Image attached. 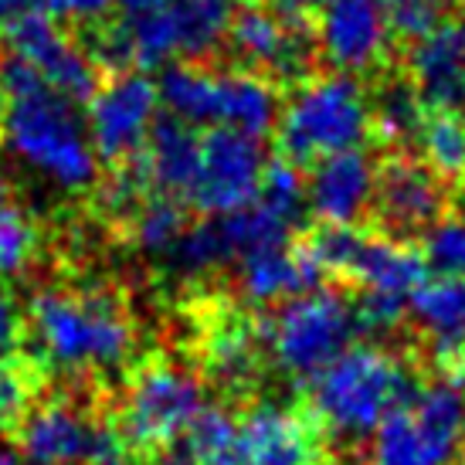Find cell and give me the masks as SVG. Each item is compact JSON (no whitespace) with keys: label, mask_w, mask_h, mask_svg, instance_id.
<instances>
[{"label":"cell","mask_w":465,"mask_h":465,"mask_svg":"<svg viewBox=\"0 0 465 465\" xmlns=\"http://www.w3.org/2000/svg\"><path fill=\"white\" fill-rule=\"evenodd\" d=\"M259 204H265L269 211H275L279 218H285L289 224H299V218L310 211L306 201V181L302 170L296 163H289L285 156H275L272 163H265L259 183Z\"/></svg>","instance_id":"29"},{"label":"cell","mask_w":465,"mask_h":465,"mask_svg":"<svg viewBox=\"0 0 465 465\" xmlns=\"http://www.w3.org/2000/svg\"><path fill=\"white\" fill-rule=\"evenodd\" d=\"M408 320L435 374L465 384V275L425 279L408 302Z\"/></svg>","instance_id":"17"},{"label":"cell","mask_w":465,"mask_h":465,"mask_svg":"<svg viewBox=\"0 0 465 465\" xmlns=\"http://www.w3.org/2000/svg\"><path fill=\"white\" fill-rule=\"evenodd\" d=\"M119 4V17H143V14H156L177 4V0H116Z\"/></svg>","instance_id":"38"},{"label":"cell","mask_w":465,"mask_h":465,"mask_svg":"<svg viewBox=\"0 0 465 465\" xmlns=\"http://www.w3.org/2000/svg\"><path fill=\"white\" fill-rule=\"evenodd\" d=\"M265 150L259 136L238 130H207L201 136L194 187L187 204L201 214H234L259 197Z\"/></svg>","instance_id":"13"},{"label":"cell","mask_w":465,"mask_h":465,"mask_svg":"<svg viewBox=\"0 0 465 465\" xmlns=\"http://www.w3.org/2000/svg\"><path fill=\"white\" fill-rule=\"evenodd\" d=\"M224 45L234 58V68H248L269 78L272 85L306 82L316 65V38L310 25H292L269 11L265 4H248L232 14Z\"/></svg>","instance_id":"10"},{"label":"cell","mask_w":465,"mask_h":465,"mask_svg":"<svg viewBox=\"0 0 465 465\" xmlns=\"http://www.w3.org/2000/svg\"><path fill=\"white\" fill-rule=\"evenodd\" d=\"M371 140V95L347 72L299 82L275 123L279 153L299 170L316 167L326 156L363 150Z\"/></svg>","instance_id":"5"},{"label":"cell","mask_w":465,"mask_h":465,"mask_svg":"<svg viewBox=\"0 0 465 465\" xmlns=\"http://www.w3.org/2000/svg\"><path fill=\"white\" fill-rule=\"evenodd\" d=\"M449 204H452L449 183L421 156L388 153L377 163L374 204H371L377 232L401 242H414L449 214Z\"/></svg>","instance_id":"11"},{"label":"cell","mask_w":465,"mask_h":465,"mask_svg":"<svg viewBox=\"0 0 465 465\" xmlns=\"http://www.w3.org/2000/svg\"><path fill=\"white\" fill-rule=\"evenodd\" d=\"M4 116H7V99H4V92H0V136H4Z\"/></svg>","instance_id":"41"},{"label":"cell","mask_w":465,"mask_h":465,"mask_svg":"<svg viewBox=\"0 0 465 465\" xmlns=\"http://www.w3.org/2000/svg\"><path fill=\"white\" fill-rule=\"evenodd\" d=\"M48 371L21 350L0 353V431L11 435L25 414L45 398Z\"/></svg>","instance_id":"24"},{"label":"cell","mask_w":465,"mask_h":465,"mask_svg":"<svg viewBox=\"0 0 465 465\" xmlns=\"http://www.w3.org/2000/svg\"><path fill=\"white\" fill-rule=\"evenodd\" d=\"M4 38H7L11 54L25 58L27 65L35 68L54 92H62L75 105L92 103V95L103 85L99 82V68L92 65V58L82 48V41L65 35L48 14L27 17L17 27H11Z\"/></svg>","instance_id":"15"},{"label":"cell","mask_w":465,"mask_h":465,"mask_svg":"<svg viewBox=\"0 0 465 465\" xmlns=\"http://www.w3.org/2000/svg\"><path fill=\"white\" fill-rule=\"evenodd\" d=\"M343 285H320L282 302L275 316H265L269 361L296 384H310L316 374L347 353L353 336H361L357 306Z\"/></svg>","instance_id":"8"},{"label":"cell","mask_w":465,"mask_h":465,"mask_svg":"<svg viewBox=\"0 0 465 465\" xmlns=\"http://www.w3.org/2000/svg\"><path fill=\"white\" fill-rule=\"evenodd\" d=\"M425 275L428 262L414 242H401V238H391V234L377 232V228H367L363 245L357 252L350 289H357V292H381V296H394L411 302L418 285L425 282Z\"/></svg>","instance_id":"21"},{"label":"cell","mask_w":465,"mask_h":465,"mask_svg":"<svg viewBox=\"0 0 465 465\" xmlns=\"http://www.w3.org/2000/svg\"><path fill=\"white\" fill-rule=\"evenodd\" d=\"M25 333L45 371L68 381H103L130 367L136 350V316L126 292L113 282L48 285L25 312Z\"/></svg>","instance_id":"1"},{"label":"cell","mask_w":465,"mask_h":465,"mask_svg":"<svg viewBox=\"0 0 465 465\" xmlns=\"http://www.w3.org/2000/svg\"><path fill=\"white\" fill-rule=\"evenodd\" d=\"M384 11L391 38L414 45L449 17V0H384Z\"/></svg>","instance_id":"32"},{"label":"cell","mask_w":465,"mask_h":465,"mask_svg":"<svg viewBox=\"0 0 465 465\" xmlns=\"http://www.w3.org/2000/svg\"><path fill=\"white\" fill-rule=\"evenodd\" d=\"M167 262L170 269L177 272L181 279H187V282L214 275L228 262H234V248L228 242V232H224L221 218H204L197 221V224H187V232L181 234V242L173 245Z\"/></svg>","instance_id":"26"},{"label":"cell","mask_w":465,"mask_h":465,"mask_svg":"<svg viewBox=\"0 0 465 465\" xmlns=\"http://www.w3.org/2000/svg\"><path fill=\"white\" fill-rule=\"evenodd\" d=\"M262 4L285 21H292V25H310L312 14L323 11L330 0H262Z\"/></svg>","instance_id":"35"},{"label":"cell","mask_w":465,"mask_h":465,"mask_svg":"<svg viewBox=\"0 0 465 465\" xmlns=\"http://www.w3.org/2000/svg\"><path fill=\"white\" fill-rule=\"evenodd\" d=\"M197 156H201V136L194 126L177 119L173 113H160L150 126V140L143 150L156 191L187 204V194L194 187Z\"/></svg>","instance_id":"22"},{"label":"cell","mask_w":465,"mask_h":465,"mask_svg":"<svg viewBox=\"0 0 465 465\" xmlns=\"http://www.w3.org/2000/svg\"><path fill=\"white\" fill-rule=\"evenodd\" d=\"M408 357L384 347H350L306 384L310 414L326 439L363 445L391 411L418 391Z\"/></svg>","instance_id":"3"},{"label":"cell","mask_w":465,"mask_h":465,"mask_svg":"<svg viewBox=\"0 0 465 465\" xmlns=\"http://www.w3.org/2000/svg\"><path fill=\"white\" fill-rule=\"evenodd\" d=\"M25 340V316L7 289H0V353H11Z\"/></svg>","instance_id":"34"},{"label":"cell","mask_w":465,"mask_h":465,"mask_svg":"<svg viewBox=\"0 0 465 465\" xmlns=\"http://www.w3.org/2000/svg\"><path fill=\"white\" fill-rule=\"evenodd\" d=\"M183 439L201 465H238V414L228 404H204Z\"/></svg>","instance_id":"28"},{"label":"cell","mask_w":465,"mask_h":465,"mask_svg":"<svg viewBox=\"0 0 465 465\" xmlns=\"http://www.w3.org/2000/svg\"><path fill=\"white\" fill-rule=\"evenodd\" d=\"M160 99L167 113L191 126L238 130L265 136L279 123V89L248 68H211L181 62L160 78Z\"/></svg>","instance_id":"6"},{"label":"cell","mask_w":465,"mask_h":465,"mask_svg":"<svg viewBox=\"0 0 465 465\" xmlns=\"http://www.w3.org/2000/svg\"><path fill=\"white\" fill-rule=\"evenodd\" d=\"M408 82L425 109L465 116V14H449L408 52Z\"/></svg>","instance_id":"18"},{"label":"cell","mask_w":465,"mask_h":465,"mask_svg":"<svg viewBox=\"0 0 465 465\" xmlns=\"http://www.w3.org/2000/svg\"><path fill=\"white\" fill-rule=\"evenodd\" d=\"M41 4L54 17H65V21L89 27V25H99L116 0H41Z\"/></svg>","instance_id":"33"},{"label":"cell","mask_w":465,"mask_h":465,"mask_svg":"<svg viewBox=\"0 0 465 465\" xmlns=\"http://www.w3.org/2000/svg\"><path fill=\"white\" fill-rule=\"evenodd\" d=\"M465 439V394L449 377L421 381L377 428L363 465H455Z\"/></svg>","instance_id":"9"},{"label":"cell","mask_w":465,"mask_h":465,"mask_svg":"<svg viewBox=\"0 0 465 465\" xmlns=\"http://www.w3.org/2000/svg\"><path fill=\"white\" fill-rule=\"evenodd\" d=\"M0 92L7 99L4 140L14 153L65 191H92L99 181V156L75 103L17 54L0 58Z\"/></svg>","instance_id":"2"},{"label":"cell","mask_w":465,"mask_h":465,"mask_svg":"<svg viewBox=\"0 0 465 465\" xmlns=\"http://www.w3.org/2000/svg\"><path fill=\"white\" fill-rule=\"evenodd\" d=\"M377 163L367 150L326 156L312 167L306 183L310 214L320 224H357L371 214L374 204Z\"/></svg>","instance_id":"19"},{"label":"cell","mask_w":465,"mask_h":465,"mask_svg":"<svg viewBox=\"0 0 465 465\" xmlns=\"http://www.w3.org/2000/svg\"><path fill=\"white\" fill-rule=\"evenodd\" d=\"M150 465H201L197 462V455L191 452V445H187V439H177L173 441V445H167V449H163V452L156 455L153 462Z\"/></svg>","instance_id":"37"},{"label":"cell","mask_w":465,"mask_h":465,"mask_svg":"<svg viewBox=\"0 0 465 465\" xmlns=\"http://www.w3.org/2000/svg\"><path fill=\"white\" fill-rule=\"evenodd\" d=\"M391 48V27L384 0H330L320 11L316 52L336 72L363 75L384 65Z\"/></svg>","instance_id":"16"},{"label":"cell","mask_w":465,"mask_h":465,"mask_svg":"<svg viewBox=\"0 0 465 465\" xmlns=\"http://www.w3.org/2000/svg\"><path fill=\"white\" fill-rule=\"evenodd\" d=\"M109 408L133 459L150 465L204 408V381L170 353H146L126 367L123 391Z\"/></svg>","instance_id":"4"},{"label":"cell","mask_w":465,"mask_h":465,"mask_svg":"<svg viewBox=\"0 0 465 465\" xmlns=\"http://www.w3.org/2000/svg\"><path fill=\"white\" fill-rule=\"evenodd\" d=\"M421 255L439 275H465V218L445 214L421 234Z\"/></svg>","instance_id":"31"},{"label":"cell","mask_w":465,"mask_h":465,"mask_svg":"<svg viewBox=\"0 0 465 465\" xmlns=\"http://www.w3.org/2000/svg\"><path fill=\"white\" fill-rule=\"evenodd\" d=\"M11 197H14V187H11V181L4 177V170H0V207L11 204Z\"/></svg>","instance_id":"40"},{"label":"cell","mask_w":465,"mask_h":465,"mask_svg":"<svg viewBox=\"0 0 465 465\" xmlns=\"http://www.w3.org/2000/svg\"><path fill=\"white\" fill-rule=\"evenodd\" d=\"M183 232H187V207H183V201L153 191L150 201L140 207V214L133 218L130 232H126L123 242L140 248L143 255L167 259L170 252H173V245L181 242Z\"/></svg>","instance_id":"27"},{"label":"cell","mask_w":465,"mask_h":465,"mask_svg":"<svg viewBox=\"0 0 465 465\" xmlns=\"http://www.w3.org/2000/svg\"><path fill=\"white\" fill-rule=\"evenodd\" d=\"M418 153L445 183L465 181V116L449 109H428L421 133H418Z\"/></svg>","instance_id":"25"},{"label":"cell","mask_w":465,"mask_h":465,"mask_svg":"<svg viewBox=\"0 0 465 465\" xmlns=\"http://www.w3.org/2000/svg\"><path fill=\"white\" fill-rule=\"evenodd\" d=\"M326 435L310 408L259 401L238 414V465H326Z\"/></svg>","instance_id":"14"},{"label":"cell","mask_w":465,"mask_h":465,"mask_svg":"<svg viewBox=\"0 0 465 465\" xmlns=\"http://www.w3.org/2000/svg\"><path fill=\"white\" fill-rule=\"evenodd\" d=\"M41 224L21 207H0V279L25 272L41 252Z\"/></svg>","instance_id":"30"},{"label":"cell","mask_w":465,"mask_h":465,"mask_svg":"<svg viewBox=\"0 0 465 465\" xmlns=\"http://www.w3.org/2000/svg\"><path fill=\"white\" fill-rule=\"evenodd\" d=\"M455 465H465V462H455Z\"/></svg>","instance_id":"42"},{"label":"cell","mask_w":465,"mask_h":465,"mask_svg":"<svg viewBox=\"0 0 465 465\" xmlns=\"http://www.w3.org/2000/svg\"><path fill=\"white\" fill-rule=\"evenodd\" d=\"M191 361L201 381H211L214 388L232 401H245L259 388L265 361H269V333L265 316L252 312L234 296H204L191 306Z\"/></svg>","instance_id":"7"},{"label":"cell","mask_w":465,"mask_h":465,"mask_svg":"<svg viewBox=\"0 0 465 465\" xmlns=\"http://www.w3.org/2000/svg\"><path fill=\"white\" fill-rule=\"evenodd\" d=\"M0 465H25V455L17 452V449H4L0 445Z\"/></svg>","instance_id":"39"},{"label":"cell","mask_w":465,"mask_h":465,"mask_svg":"<svg viewBox=\"0 0 465 465\" xmlns=\"http://www.w3.org/2000/svg\"><path fill=\"white\" fill-rule=\"evenodd\" d=\"M35 14H48L41 0H0V35H7L11 27H17Z\"/></svg>","instance_id":"36"},{"label":"cell","mask_w":465,"mask_h":465,"mask_svg":"<svg viewBox=\"0 0 465 465\" xmlns=\"http://www.w3.org/2000/svg\"><path fill=\"white\" fill-rule=\"evenodd\" d=\"M316 285H323V279L299 242L259 248L238 259V299L242 302H255V306L289 302Z\"/></svg>","instance_id":"20"},{"label":"cell","mask_w":465,"mask_h":465,"mask_svg":"<svg viewBox=\"0 0 465 465\" xmlns=\"http://www.w3.org/2000/svg\"><path fill=\"white\" fill-rule=\"evenodd\" d=\"M160 89L140 72L109 75L89 103V140L105 167L143 156L150 126L160 116Z\"/></svg>","instance_id":"12"},{"label":"cell","mask_w":465,"mask_h":465,"mask_svg":"<svg viewBox=\"0 0 465 465\" xmlns=\"http://www.w3.org/2000/svg\"><path fill=\"white\" fill-rule=\"evenodd\" d=\"M371 95V126H374V143H381L388 153H408L421 123H425V103L408 78H384Z\"/></svg>","instance_id":"23"}]
</instances>
